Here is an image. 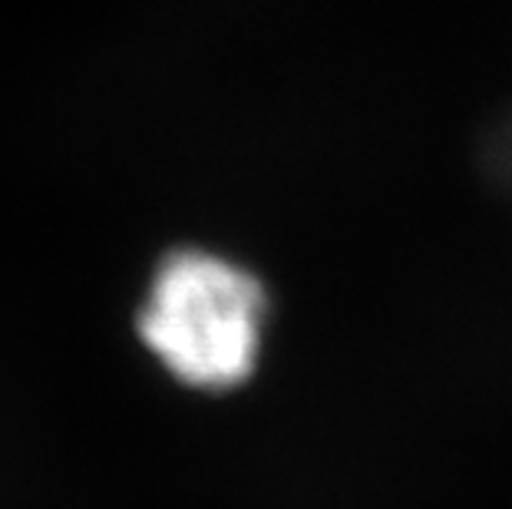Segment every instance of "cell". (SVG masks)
Wrapping results in <instances>:
<instances>
[{"label":"cell","instance_id":"6da1fadb","mask_svg":"<svg viewBox=\"0 0 512 509\" xmlns=\"http://www.w3.org/2000/svg\"><path fill=\"white\" fill-rule=\"evenodd\" d=\"M268 291L258 275L209 248H176L149 281L136 331L172 381L225 394L258 371Z\"/></svg>","mask_w":512,"mask_h":509}]
</instances>
